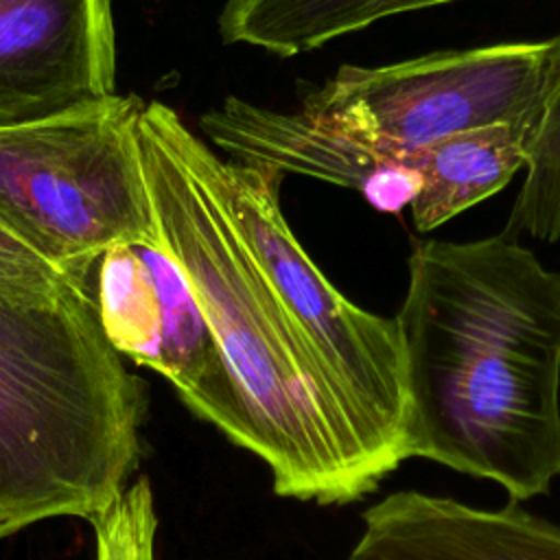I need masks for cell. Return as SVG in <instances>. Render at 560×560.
<instances>
[{"label":"cell","instance_id":"9","mask_svg":"<svg viewBox=\"0 0 560 560\" xmlns=\"http://www.w3.org/2000/svg\"><path fill=\"white\" fill-rule=\"evenodd\" d=\"M346 560H560V525L523 510L472 508L398 490L370 505Z\"/></svg>","mask_w":560,"mask_h":560},{"label":"cell","instance_id":"8","mask_svg":"<svg viewBox=\"0 0 560 560\" xmlns=\"http://www.w3.org/2000/svg\"><path fill=\"white\" fill-rule=\"evenodd\" d=\"M199 129L232 162L352 188L378 212L398 214L420 192V149L368 142L302 109L280 112L228 96L201 114Z\"/></svg>","mask_w":560,"mask_h":560},{"label":"cell","instance_id":"11","mask_svg":"<svg viewBox=\"0 0 560 560\" xmlns=\"http://www.w3.org/2000/svg\"><path fill=\"white\" fill-rule=\"evenodd\" d=\"M455 0H225L219 33L276 57L317 50L381 20Z\"/></svg>","mask_w":560,"mask_h":560},{"label":"cell","instance_id":"12","mask_svg":"<svg viewBox=\"0 0 560 560\" xmlns=\"http://www.w3.org/2000/svg\"><path fill=\"white\" fill-rule=\"evenodd\" d=\"M177 265L158 245L105 252L94 273V295L109 343L122 359L158 372Z\"/></svg>","mask_w":560,"mask_h":560},{"label":"cell","instance_id":"2","mask_svg":"<svg viewBox=\"0 0 560 560\" xmlns=\"http://www.w3.org/2000/svg\"><path fill=\"white\" fill-rule=\"evenodd\" d=\"M133 131L158 243L214 335L273 492L319 505L374 492L354 431L234 225L221 155L162 101L140 107Z\"/></svg>","mask_w":560,"mask_h":560},{"label":"cell","instance_id":"14","mask_svg":"<svg viewBox=\"0 0 560 560\" xmlns=\"http://www.w3.org/2000/svg\"><path fill=\"white\" fill-rule=\"evenodd\" d=\"M94 560H155L158 514L147 477L136 479L125 492L92 521Z\"/></svg>","mask_w":560,"mask_h":560},{"label":"cell","instance_id":"1","mask_svg":"<svg viewBox=\"0 0 560 560\" xmlns=\"http://www.w3.org/2000/svg\"><path fill=\"white\" fill-rule=\"evenodd\" d=\"M394 315L405 451L497 481L510 501L560 477V271L518 238L422 241Z\"/></svg>","mask_w":560,"mask_h":560},{"label":"cell","instance_id":"7","mask_svg":"<svg viewBox=\"0 0 560 560\" xmlns=\"http://www.w3.org/2000/svg\"><path fill=\"white\" fill-rule=\"evenodd\" d=\"M112 0H0V125L112 96Z\"/></svg>","mask_w":560,"mask_h":560},{"label":"cell","instance_id":"10","mask_svg":"<svg viewBox=\"0 0 560 560\" xmlns=\"http://www.w3.org/2000/svg\"><path fill=\"white\" fill-rule=\"evenodd\" d=\"M527 120L457 133L420 149L422 184L411 203L416 230L431 232L503 190L525 164Z\"/></svg>","mask_w":560,"mask_h":560},{"label":"cell","instance_id":"13","mask_svg":"<svg viewBox=\"0 0 560 560\" xmlns=\"http://www.w3.org/2000/svg\"><path fill=\"white\" fill-rule=\"evenodd\" d=\"M523 153L525 177L503 232L560 243V33L551 37L547 85L527 120Z\"/></svg>","mask_w":560,"mask_h":560},{"label":"cell","instance_id":"15","mask_svg":"<svg viewBox=\"0 0 560 560\" xmlns=\"http://www.w3.org/2000/svg\"><path fill=\"white\" fill-rule=\"evenodd\" d=\"M94 282V280H90ZM74 280L55 265L37 245L0 219V293L11 298L44 300L68 287L90 284Z\"/></svg>","mask_w":560,"mask_h":560},{"label":"cell","instance_id":"3","mask_svg":"<svg viewBox=\"0 0 560 560\" xmlns=\"http://www.w3.org/2000/svg\"><path fill=\"white\" fill-rule=\"evenodd\" d=\"M144 381L109 343L94 282L0 293V540L46 518L90 523L142 457Z\"/></svg>","mask_w":560,"mask_h":560},{"label":"cell","instance_id":"5","mask_svg":"<svg viewBox=\"0 0 560 560\" xmlns=\"http://www.w3.org/2000/svg\"><path fill=\"white\" fill-rule=\"evenodd\" d=\"M234 225L324 374L378 481L405 459V368L394 317L350 302L311 260L280 208L284 173L219 160Z\"/></svg>","mask_w":560,"mask_h":560},{"label":"cell","instance_id":"4","mask_svg":"<svg viewBox=\"0 0 560 560\" xmlns=\"http://www.w3.org/2000/svg\"><path fill=\"white\" fill-rule=\"evenodd\" d=\"M144 101L112 94L0 125V219L74 280L101 256L158 245L136 142Z\"/></svg>","mask_w":560,"mask_h":560},{"label":"cell","instance_id":"6","mask_svg":"<svg viewBox=\"0 0 560 560\" xmlns=\"http://www.w3.org/2000/svg\"><path fill=\"white\" fill-rule=\"evenodd\" d=\"M549 63L551 37L438 50L374 68L343 63L302 96L300 109L368 142L418 151L527 120L542 98Z\"/></svg>","mask_w":560,"mask_h":560}]
</instances>
